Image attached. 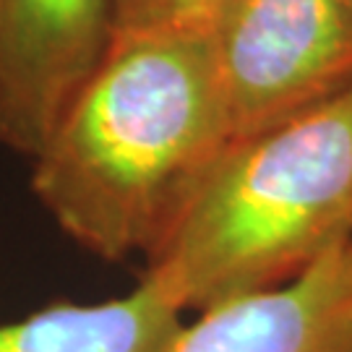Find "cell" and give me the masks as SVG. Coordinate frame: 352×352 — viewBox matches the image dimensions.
I'll list each match as a JSON object with an SVG mask.
<instances>
[{
    "mask_svg": "<svg viewBox=\"0 0 352 352\" xmlns=\"http://www.w3.org/2000/svg\"><path fill=\"white\" fill-rule=\"evenodd\" d=\"M113 39V0H0V146L32 160Z\"/></svg>",
    "mask_w": 352,
    "mask_h": 352,
    "instance_id": "obj_4",
    "label": "cell"
},
{
    "mask_svg": "<svg viewBox=\"0 0 352 352\" xmlns=\"http://www.w3.org/2000/svg\"><path fill=\"white\" fill-rule=\"evenodd\" d=\"M352 232V81L329 100L230 141L144 256L183 314L279 287Z\"/></svg>",
    "mask_w": 352,
    "mask_h": 352,
    "instance_id": "obj_2",
    "label": "cell"
},
{
    "mask_svg": "<svg viewBox=\"0 0 352 352\" xmlns=\"http://www.w3.org/2000/svg\"><path fill=\"white\" fill-rule=\"evenodd\" d=\"M232 141L212 24L115 32L32 162V193L104 261L146 256Z\"/></svg>",
    "mask_w": 352,
    "mask_h": 352,
    "instance_id": "obj_1",
    "label": "cell"
},
{
    "mask_svg": "<svg viewBox=\"0 0 352 352\" xmlns=\"http://www.w3.org/2000/svg\"><path fill=\"white\" fill-rule=\"evenodd\" d=\"M232 141L352 81V0H230L212 21Z\"/></svg>",
    "mask_w": 352,
    "mask_h": 352,
    "instance_id": "obj_3",
    "label": "cell"
},
{
    "mask_svg": "<svg viewBox=\"0 0 352 352\" xmlns=\"http://www.w3.org/2000/svg\"><path fill=\"white\" fill-rule=\"evenodd\" d=\"M230 0H113V34L162 26L212 24Z\"/></svg>",
    "mask_w": 352,
    "mask_h": 352,
    "instance_id": "obj_7",
    "label": "cell"
},
{
    "mask_svg": "<svg viewBox=\"0 0 352 352\" xmlns=\"http://www.w3.org/2000/svg\"><path fill=\"white\" fill-rule=\"evenodd\" d=\"M186 314L149 279L97 302H50L0 324V352H170Z\"/></svg>",
    "mask_w": 352,
    "mask_h": 352,
    "instance_id": "obj_6",
    "label": "cell"
},
{
    "mask_svg": "<svg viewBox=\"0 0 352 352\" xmlns=\"http://www.w3.org/2000/svg\"><path fill=\"white\" fill-rule=\"evenodd\" d=\"M344 258H347V266H350V272H352V232H350V238H347V243H344Z\"/></svg>",
    "mask_w": 352,
    "mask_h": 352,
    "instance_id": "obj_8",
    "label": "cell"
},
{
    "mask_svg": "<svg viewBox=\"0 0 352 352\" xmlns=\"http://www.w3.org/2000/svg\"><path fill=\"white\" fill-rule=\"evenodd\" d=\"M170 352H352V272L344 245L279 287L186 318Z\"/></svg>",
    "mask_w": 352,
    "mask_h": 352,
    "instance_id": "obj_5",
    "label": "cell"
}]
</instances>
